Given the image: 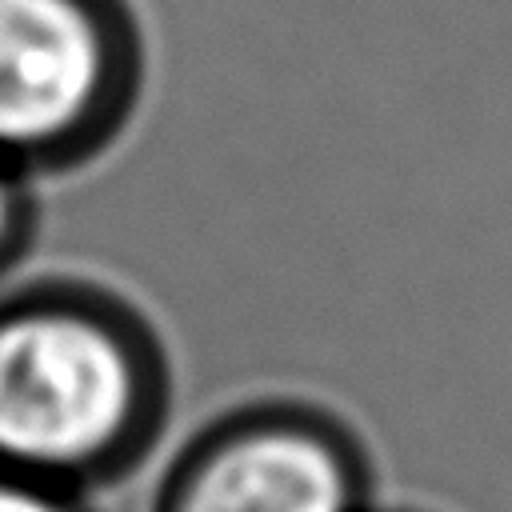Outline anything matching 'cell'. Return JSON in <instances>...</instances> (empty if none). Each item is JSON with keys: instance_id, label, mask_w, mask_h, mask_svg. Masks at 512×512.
<instances>
[{"instance_id": "1", "label": "cell", "mask_w": 512, "mask_h": 512, "mask_svg": "<svg viewBox=\"0 0 512 512\" xmlns=\"http://www.w3.org/2000/svg\"><path fill=\"white\" fill-rule=\"evenodd\" d=\"M172 412V360L152 316L88 276L0 292V468L96 492L132 476Z\"/></svg>"}, {"instance_id": "2", "label": "cell", "mask_w": 512, "mask_h": 512, "mask_svg": "<svg viewBox=\"0 0 512 512\" xmlns=\"http://www.w3.org/2000/svg\"><path fill=\"white\" fill-rule=\"evenodd\" d=\"M148 92L132 0H0V168L56 180L92 168Z\"/></svg>"}, {"instance_id": "3", "label": "cell", "mask_w": 512, "mask_h": 512, "mask_svg": "<svg viewBox=\"0 0 512 512\" xmlns=\"http://www.w3.org/2000/svg\"><path fill=\"white\" fill-rule=\"evenodd\" d=\"M376 468L332 408L264 396L200 424L164 468L152 512H372Z\"/></svg>"}, {"instance_id": "4", "label": "cell", "mask_w": 512, "mask_h": 512, "mask_svg": "<svg viewBox=\"0 0 512 512\" xmlns=\"http://www.w3.org/2000/svg\"><path fill=\"white\" fill-rule=\"evenodd\" d=\"M36 232H40L36 184L0 168V280L32 252Z\"/></svg>"}, {"instance_id": "5", "label": "cell", "mask_w": 512, "mask_h": 512, "mask_svg": "<svg viewBox=\"0 0 512 512\" xmlns=\"http://www.w3.org/2000/svg\"><path fill=\"white\" fill-rule=\"evenodd\" d=\"M0 512H96V508L80 492H64L0 468Z\"/></svg>"}, {"instance_id": "6", "label": "cell", "mask_w": 512, "mask_h": 512, "mask_svg": "<svg viewBox=\"0 0 512 512\" xmlns=\"http://www.w3.org/2000/svg\"><path fill=\"white\" fill-rule=\"evenodd\" d=\"M372 512H384V508H372Z\"/></svg>"}]
</instances>
